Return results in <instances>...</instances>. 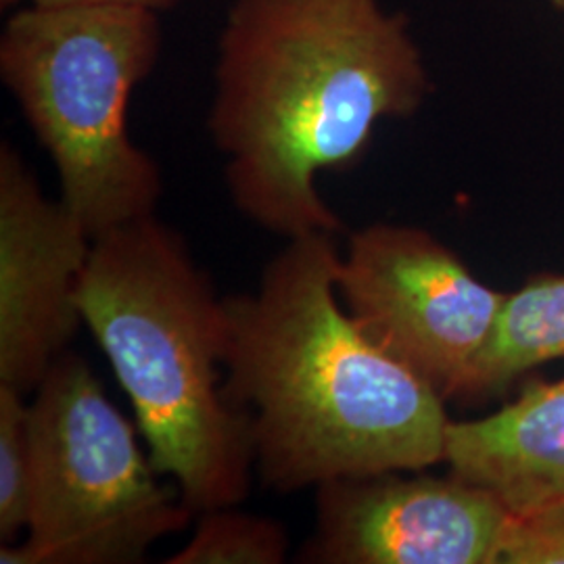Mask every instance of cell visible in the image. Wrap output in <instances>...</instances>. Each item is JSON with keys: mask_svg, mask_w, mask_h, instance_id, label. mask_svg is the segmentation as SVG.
<instances>
[{"mask_svg": "<svg viewBox=\"0 0 564 564\" xmlns=\"http://www.w3.org/2000/svg\"><path fill=\"white\" fill-rule=\"evenodd\" d=\"M214 80L226 191L282 239L337 235L318 176L354 167L375 128L414 116L433 88L410 21L379 0H235Z\"/></svg>", "mask_w": 564, "mask_h": 564, "instance_id": "6da1fadb", "label": "cell"}, {"mask_svg": "<svg viewBox=\"0 0 564 564\" xmlns=\"http://www.w3.org/2000/svg\"><path fill=\"white\" fill-rule=\"evenodd\" d=\"M339 258L335 235L286 239L253 291L226 297L224 391L279 494L444 463V395L351 321Z\"/></svg>", "mask_w": 564, "mask_h": 564, "instance_id": "7a4b0ae2", "label": "cell"}, {"mask_svg": "<svg viewBox=\"0 0 564 564\" xmlns=\"http://www.w3.org/2000/svg\"><path fill=\"white\" fill-rule=\"evenodd\" d=\"M78 305L158 475L195 514L242 505L256 464L247 419L224 391L226 297L186 241L158 214L95 237Z\"/></svg>", "mask_w": 564, "mask_h": 564, "instance_id": "3957f363", "label": "cell"}, {"mask_svg": "<svg viewBox=\"0 0 564 564\" xmlns=\"http://www.w3.org/2000/svg\"><path fill=\"white\" fill-rule=\"evenodd\" d=\"M160 13L25 4L4 23L0 78L90 237L158 214L162 170L130 137L132 93L162 57Z\"/></svg>", "mask_w": 564, "mask_h": 564, "instance_id": "277c9868", "label": "cell"}, {"mask_svg": "<svg viewBox=\"0 0 564 564\" xmlns=\"http://www.w3.org/2000/svg\"><path fill=\"white\" fill-rule=\"evenodd\" d=\"M32 500L2 564H137L195 514L160 484L137 429L88 362L63 354L30 395Z\"/></svg>", "mask_w": 564, "mask_h": 564, "instance_id": "5b68a950", "label": "cell"}, {"mask_svg": "<svg viewBox=\"0 0 564 564\" xmlns=\"http://www.w3.org/2000/svg\"><path fill=\"white\" fill-rule=\"evenodd\" d=\"M337 293L364 335L454 400L505 305L447 245L405 224H370L339 258Z\"/></svg>", "mask_w": 564, "mask_h": 564, "instance_id": "8992f818", "label": "cell"}, {"mask_svg": "<svg viewBox=\"0 0 564 564\" xmlns=\"http://www.w3.org/2000/svg\"><path fill=\"white\" fill-rule=\"evenodd\" d=\"M508 510L456 475L389 470L316 487L307 564H498Z\"/></svg>", "mask_w": 564, "mask_h": 564, "instance_id": "52a82bcc", "label": "cell"}, {"mask_svg": "<svg viewBox=\"0 0 564 564\" xmlns=\"http://www.w3.org/2000/svg\"><path fill=\"white\" fill-rule=\"evenodd\" d=\"M93 237L44 195L18 149L0 144V384L32 395L69 351Z\"/></svg>", "mask_w": 564, "mask_h": 564, "instance_id": "ba28073f", "label": "cell"}, {"mask_svg": "<svg viewBox=\"0 0 564 564\" xmlns=\"http://www.w3.org/2000/svg\"><path fill=\"white\" fill-rule=\"evenodd\" d=\"M444 463L510 514L564 508V379L527 384L484 419L449 421Z\"/></svg>", "mask_w": 564, "mask_h": 564, "instance_id": "9c48e42d", "label": "cell"}, {"mask_svg": "<svg viewBox=\"0 0 564 564\" xmlns=\"http://www.w3.org/2000/svg\"><path fill=\"white\" fill-rule=\"evenodd\" d=\"M564 358V274H538L505 305L454 400L502 395L524 372Z\"/></svg>", "mask_w": 564, "mask_h": 564, "instance_id": "30bf717a", "label": "cell"}, {"mask_svg": "<svg viewBox=\"0 0 564 564\" xmlns=\"http://www.w3.org/2000/svg\"><path fill=\"white\" fill-rule=\"evenodd\" d=\"M286 556L289 535L279 521L230 506L203 512L193 538L165 564H282Z\"/></svg>", "mask_w": 564, "mask_h": 564, "instance_id": "8fae6325", "label": "cell"}, {"mask_svg": "<svg viewBox=\"0 0 564 564\" xmlns=\"http://www.w3.org/2000/svg\"><path fill=\"white\" fill-rule=\"evenodd\" d=\"M30 395L0 384V542L13 544L30 521L32 500Z\"/></svg>", "mask_w": 564, "mask_h": 564, "instance_id": "7c38bea8", "label": "cell"}, {"mask_svg": "<svg viewBox=\"0 0 564 564\" xmlns=\"http://www.w3.org/2000/svg\"><path fill=\"white\" fill-rule=\"evenodd\" d=\"M498 564H564V508L508 512Z\"/></svg>", "mask_w": 564, "mask_h": 564, "instance_id": "4fadbf2b", "label": "cell"}, {"mask_svg": "<svg viewBox=\"0 0 564 564\" xmlns=\"http://www.w3.org/2000/svg\"><path fill=\"white\" fill-rule=\"evenodd\" d=\"M20 0H0L2 7L15 4ZM182 0H25V4H39V7H88V4H116V7H142L151 11H167L176 7Z\"/></svg>", "mask_w": 564, "mask_h": 564, "instance_id": "5bb4252c", "label": "cell"}, {"mask_svg": "<svg viewBox=\"0 0 564 564\" xmlns=\"http://www.w3.org/2000/svg\"><path fill=\"white\" fill-rule=\"evenodd\" d=\"M550 4H554L556 9H561V11H564V0H547Z\"/></svg>", "mask_w": 564, "mask_h": 564, "instance_id": "9a60e30c", "label": "cell"}]
</instances>
